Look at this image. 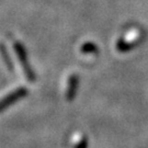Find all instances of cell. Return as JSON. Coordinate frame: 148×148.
<instances>
[{
	"label": "cell",
	"mask_w": 148,
	"mask_h": 148,
	"mask_svg": "<svg viewBox=\"0 0 148 148\" xmlns=\"http://www.w3.org/2000/svg\"><path fill=\"white\" fill-rule=\"evenodd\" d=\"M13 48H14V52L16 54V57L18 59L20 60V63H21V66L22 68H23V71H24V74L27 76V78L31 82H33L34 80H35V75L33 73V70H32L31 66H30V63H29V58H27V52H25V48L24 46L22 45L20 42H14L13 43Z\"/></svg>",
	"instance_id": "cell-1"
},
{
	"label": "cell",
	"mask_w": 148,
	"mask_h": 148,
	"mask_svg": "<svg viewBox=\"0 0 148 148\" xmlns=\"http://www.w3.org/2000/svg\"><path fill=\"white\" fill-rule=\"evenodd\" d=\"M27 93H29V91H27V88L20 87V88H16L14 91L10 92L9 95L3 97L0 100V113L5 111V109H8L10 106H12L13 103H16V101L21 100L22 98H24Z\"/></svg>",
	"instance_id": "cell-2"
},
{
	"label": "cell",
	"mask_w": 148,
	"mask_h": 148,
	"mask_svg": "<svg viewBox=\"0 0 148 148\" xmlns=\"http://www.w3.org/2000/svg\"><path fill=\"white\" fill-rule=\"evenodd\" d=\"M79 84V78L77 75H71L68 78V86H67V92H66V98L68 101H73L77 92Z\"/></svg>",
	"instance_id": "cell-3"
},
{
	"label": "cell",
	"mask_w": 148,
	"mask_h": 148,
	"mask_svg": "<svg viewBox=\"0 0 148 148\" xmlns=\"http://www.w3.org/2000/svg\"><path fill=\"white\" fill-rule=\"evenodd\" d=\"M0 54H1V57L3 58V62H5V66L8 67L9 70H12L13 69V65H12V60H11L10 56L8 54V51L3 44H0Z\"/></svg>",
	"instance_id": "cell-4"
},
{
	"label": "cell",
	"mask_w": 148,
	"mask_h": 148,
	"mask_svg": "<svg viewBox=\"0 0 148 148\" xmlns=\"http://www.w3.org/2000/svg\"><path fill=\"white\" fill-rule=\"evenodd\" d=\"M98 51H99V49L97 47V45L91 42L85 43V44L81 46V52L84 54H93V53H97Z\"/></svg>",
	"instance_id": "cell-5"
},
{
	"label": "cell",
	"mask_w": 148,
	"mask_h": 148,
	"mask_svg": "<svg viewBox=\"0 0 148 148\" xmlns=\"http://www.w3.org/2000/svg\"><path fill=\"white\" fill-rule=\"evenodd\" d=\"M88 147V142H87V138H81L79 142L77 143V145L75 146V148H87Z\"/></svg>",
	"instance_id": "cell-6"
}]
</instances>
